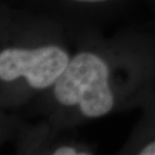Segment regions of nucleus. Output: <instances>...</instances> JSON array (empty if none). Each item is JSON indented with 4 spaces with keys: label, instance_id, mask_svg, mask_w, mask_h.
Wrapping results in <instances>:
<instances>
[{
    "label": "nucleus",
    "instance_id": "f257e3e1",
    "mask_svg": "<svg viewBox=\"0 0 155 155\" xmlns=\"http://www.w3.org/2000/svg\"><path fill=\"white\" fill-rule=\"evenodd\" d=\"M51 90L54 100L61 107L76 111L86 119L110 114L119 100L112 61L93 49L74 54Z\"/></svg>",
    "mask_w": 155,
    "mask_h": 155
},
{
    "label": "nucleus",
    "instance_id": "f03ea898",
    "mask_svg": "<svg viewBox=\"0 0 155 155\" xmlns=\"http://www.w3.org/2000/svg\"><path fill=\"white\" fill-rule=\"evenodd\" d=\"M71 55L54 42L3 45L0 51L2 86L22 81L35 91L51 89L66 71Z\"/></svg>",
    "mask_w": 155,
    "mask_h": 155
},
{
    "label": "nucleus",
    "instance_id": "7ed1b4c3",
    "mask_svg": "<svg viewBox=\"0 0 155 155\" xmlns=\"http://www.w3.org/2000/svg\"><path fill=\"white\" fill-rule=\"evenodd\" d=\"M63 4L80 10H95L107 7L117 0H58Z\"/></svg>",
    "mask_w": 155,
    "mask_h": 155
},
{
    "label": "nucleus",
    "instance_id": "20e7f679",
    "mask_svg": "<svg viewBox=\"0 0 155 155\" xmlns=\"http://www.w3.org/2000/svg\"><path fill=\"white\" fill-rule=\"evenodd\" d=\"M51 154L54 155H87L92 154L91 151L85 149L80 145H73L72 143H61L51 150Z\"/></svg>",
    "mask_w": 155,
    "mask_h": 155
},
{
    "label": "nucleus",
    "instance_id": "39448f33",
    "mask_svg": "<svg viewBox=\"0 0 155 155\" xmlns=\"http://www.w3.org/2000/svg\"><path fill=\"white\" fill-rule=\"evenodd\" d=\"M137 154L155 155V139H151V140L147 141L146 143L142 145V146L138 149Z\"/></svg>",
    "mask_w": 155,
    "mask_h": 155
}]
</instances>
